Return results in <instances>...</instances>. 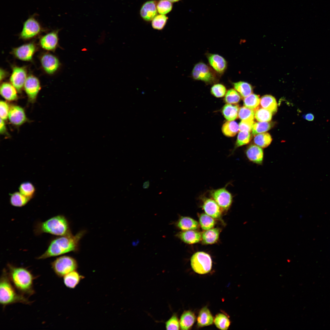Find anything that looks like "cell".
I'll list each match as a JSON object with an SVG mask.
<instances>
[{
  "mask_svg": "<svg viewBox=\"0 0 330 330\" xmlns=\"http://www.w3.org/2000/svg\"><path fill=\"white\" fill-rule=\"evenodd\" d=\"M85 233V231L82 230L75 235L59 236L53 239L46 250L37 259H45L78 251L80 241Z\"/></svg>",
  "mask_w": 330,
  "mask_h": 330,
  "instance_id": "cell-1",
  "label": "cell"
},
{
  "mask_svg": "<svg viewBox=\"0 0 330 330\" xmlns=\"http://www.w3.org/2000/svg\"><path fill=\"white\" fill-rule=\"evenodd\" d=\"M177 236L185 243L192 244L199 242L201 239L202 234L196 231L190 230L180 232Z\"/></svg>",
  "mask_w": 330,
  "mask_h": 330,
  "instance_id": "cell-19",
  "label": "cell"
},
{
  "mask_svg": "<svg viewBox=\"0 0 330 330\" xmlns=\"http://www.w3.org/2000/svg\"><path fill=\"white\" fill-rule=\"evenodd\" d=\"M165 328L167 330H179L180 325L179 321L177 315L173 314L171 317L165 322Z\"/></svg>",
  "mask_w": 330,
  "mask_h": 330,
  "instance_id": "cell-44",
  "label": "cell"
},
{
  "mask_svg": "<svg viewBox=\"0 0 330 330\" xmlns=\"http://www.w3.org/2000/svg\"><path fill=\"white\" fill-rule=\"evenodd\" d=\"M254 123L253 120H242L239 125L240 131L251 132Z\"/></svg>",
  "mask_w": 330,
  "mask_h": 330,
  "instance_id": "cell-47",
  "label": "cell"
},
{
  "mask_svg": "<svg viewBox=\"0 0 330 330\" xmlns=\"http://www.w3.org/2000/svg\"><path fill=\"white\" fill-rule=\"evenodd\" d=\"M0 303L3 308L16 303L30 305L32 303L26 296L17 291L9 279L6 269H3L0 279Z\"/></svg>",
  "mask_w": 330,
  "mask_h": 330,
  "instance_id": "cell-3",
  "label": "cell"
},
{
  "mask_svg": "<svg viewBox=\"0 0 330 330\" xmlns=\"http://www.w3.org/2000/svg\"><path fill=\"white\" fill-rule=\"evenodd\" d=\"M238 117L242 120H253L254 111L245 106L241 107L239 109Z\"/></svg>",
  "mask_w": 330,
  "mask_h": 330,
  "instance_id": "cell-39",
  "label": "cell"
},
{
  "mask_svg": "<svg viewBox=\"0 0 330 330\" xmlns=\"http://www.w3.org/2000/svg\"><path fill=\"white\" fill-rule=\"evenodd\" d=\"M149 186V182L148 181L145 182L143 185V188L144 189H148Z\"/></svg>",
  "mask_w": 330,
  "mask_h": 330,
  "instance_id": "cell-50",
  "label": "cell"
},
{
  "mask_svg": "<svg viewBox=\"0 0 330 330\" xmlns=\"http://www.w3.org/2000/svg\"><path fill=\"white\" fill-rule=\"evenodd\" d=\"M34 14L28 17L24 22L20 36L23 38H32L38 34L41 30V27Z\"/></svg>",
  "mask_w": 330,
  "mask_h": 330,
  "instance_id": "cell-8",
  "label": "cell"
},
{
  "mask_svg": "<svg viewBox=\"0 0 330 330\" xmlns=\"http://www.w3.org/2000/svg\"><path fill=\"white\" fill-rule=\"evenodd\" d=\"M8 117L10 122L16 126L21 125L27 119L24 110L16 105L13 106L9 109Z\"/></svg>",
  "mask_w": 330,
  "mask_h": 330,
  "instance_id": "cell-13",
  "label": "cell"
},
{
  "mask_svg": "<svg viewBox=\"0 0 330 330\" xmlns=\"http://www.w3.org/2000/svg\"><path fill=\"white\" fill-rule=\"evenodd\" d=\"M167 17L163 14L157 15L152 20V28L156 29H162L167 22Z\"/></svg>",
  "mask_w": 330,
  "mask_h": 330,
  "instance_id": "cell-42",
  "label": "cell"
},
{
  "mask_svg": "<svg viewBox=\"0 0 330 330\" xmlns=\"http://www.w3.org/2000/svg\"><path fill=\"white\" fill-rule=\"evenodd\" d=\"M226 88L222 84H216L211 87V91L213 95L217 97H223L226 93Z\"/></svg>",
  "mask_w": 330,
  "mask_h": 330,
  "instance_id": "cell-45",
  "label": "cell"
},
{
  "mask_svg": "<svg viewBox=\"0 0 330 330\" xmlns=\"http://www.w3.org/2000/svg\"><path fill=\"white\" fill-rule=\"evenodd\" d=\"M246 154L250 161L259 165L262 163L263 152L261 147L257 145H251L247 148Z\"/></svg>",
  "mask_w": 330,
  "mask_h": 330,
  "instance_id": "cell-17",
  "label": "cell"
},
{
  "mask_svg": "<svg viewBox=\"0 0 330 330\" xmlns=\"http://www.w3.org/2000/svg\"><path fill=\"white\" fill-rule=\"evenodd\" d=\"M172 6L171 2L168 0H160L157 6L158 12L164 15L169 12L172 9Z\"/></svg>",
  "mask_w": 330,
  "mask_h": 330,
  "instance_id": "cell-43",
  "label": "cell"
},
{
  "mask_svg": "<svg viewBox=\"0 0 330 330\" xmlns=\"http://www.w3.org/2000/svg\"><path fill=\"white\" fill-rule=\"evenodd\" d=\"M26 77V73L24 69L15 67L13 68L10 81L16 89L20 91L24 85L27 79Z\"/></svg>",
  "mask_w": 330,
  "mask_h": 330,
  "instance_id": "cell-12",
  "label": "cell"
},
{
  "mask_svg": "<svg viewBox=\"0 0 330 330\" xmlns=\"http://www.w3.org/2000/svg\"><path fill=\"white\" fill-rule=\"evenodd\" d=\"M19 192L23 195L32 198L34 196L35 189L33 185L29 182L21 183L19 188Z\"/></svg>",
  "mask_w": 330,
  "mask_h": 330,
  "instance_id": "cell-34",
  "label": "cell"
},
{
  "mask_svg": "<svg viewBox=\"0 0 330 330\" xmlns=\"http://www.w3.org/2000/svg\"><path fill=\"white\" fill-rule=\"evenodd\" d=\"M239 107L238 105L227 104L223 108L222 113L224 117L229 121H233L238 117Z\"/></svg>",
  "mask_w": 330,
  "mask_h": 330,
  "instance_id": "cell-28",
  "label": "cell"
},
{
  "mask_svg": "<svg viewBox=\"0 0 330 330\" xmlns=\"http://www.w3.org/2000/svg\"><path fill=\"white\" fill-rule=\"evenodd\" d=\"M210 193L221 208L227 210L229 207L232 202V195L225 188L212 190Z\"/></svg>",
  "mask_w": 330,
  "mask_h": 330,
  "instance_id": "cell-9",
  "label": "cell"
},
{
  "mask_svg": "<svg viewBox=\"0 0 330 330\" xmlns=\"http://www.w3.org/2000/svg\"><path fill=\"white\" fill-rule=\"evenodd\" d=\"M260 104L261 107L267 109L272 114L275 113L277 110V104L275 98L270 95H265L260 99Z\"/></svg>",
  "mask_w": 330,
  "mask_h": 330,
  "instance_id": "cell-27",
  "label": "cell"
},
{
  "mask_svg": "<svg viewBox=\"0 0 330 330\" xmlns=\"http://www.w3.org/2000/svg\"><path fill=\"white\" fill-rule=\"evenodd\" d=\"M234 89L237 91L241 96L245 98L252 94V89L249 83L243 81H239L233 83Z\"/></svg>",
  "mask_w": 330,
  "mask_h": 330,
  "instance_id": "cell-31",
  "label": "cell"
},
{
  "mask_svg": "<svg viewBox=\"0 0 330 330\" xmlns=\"http://www.w3.org/2000/svg\"><path fill=\"white\" fill-rule=\"evenodd\" d=\"M199 221L201 227L205 230L212 228L215 223L213 218L206 213H203L200 215Z\"/></svg>",
  "mask_w": 330,
  "mask_h": 330,
  "instance_id": "cell-35",
  "label": "cell"
},
{
  "mask_svg": "<svg viewBox=\"0 0 330 330\" xmlns=\"http://www.w3.org/2000/svg\"><path fill=\"white\" fill-rule=\"evenodd\" d=\"M271 127V124L268 122H259L254 123L252 127V134L255 135L265 133L269 130Z\"/></svg>",
  "mask_w": 330,
  "mask_h": 330,
  "instance_id": "cell-38",
  "label": "cell"
},
{
  "mask_svg": "<svg viewBox=\"0 0 330 330\" xmlns=\"http://www.w3.org/2000/svg\"><path fill=\"white\" fill-rule=\"evenodd\" d=\"M7 272L12 283L20 293L28 296L35 293L33 282L36 278L26 268L11 264L7 265Z\"/></svg>",
  "mask_w": 330,
  "mask_h": 330,
  "instance_id": "cell-2",
  "label": "cell"
},
{
  "mask_svg": "<svg viewBox=\"0 0 330 330\" xmlns=\"http://www.w3.org/2000/svg\"><path fill=\"white\" fill-rule=\"evenodd\" d=\"M157 12L156 2L154 1H150L143 5L141 9L140 13L143 19L149 21L152 20L157 15Z\"/></svg>",
  "mask_w": 330,
  "mask_h": 330,
  "instance_id": "cell-15",
  "label": "cell"
},
{
  "mask_svg": "<svg viewBox=\"0 0 330 330\" xmlns=\"http://www.w3.org/2000/svg\"><path fill=\"white\" fill-rule=\"evenodd\" d=\"M35 234L46 233L59 236L72 234L69 222L63 215H58L43 222L38 223L34 230Z\"/></svg>",
  "mask_w": 330,
  "mask_h": 330,
  "instance_id": "cell-4",
  "label": "cell"
},
{
  "mask_svg": "<svg viewBox=\"0 0 330 330\" xmlns=\"http://www.w3.org/2000/svg\"><path fill=\"white\" fill-rule=\"evenodd\" d=\"M24 86L29 100L32 101H34L40 89L38 79L34 76H29L27 78Z\"/></svg>",
  "mask_w": 330,
  "mask_h": 330,
  "instance_id": "cell-11",
  "label": "cell"
},
{
  "mask_svg": "<svg viewBox=\"0 0 330 330\" xmlns=\"http://www.w3.org/2000/svg\"><path fill=\"white\" fill-rule=\"evenodd\" d=\"M213 318L209 309L204 307L199 312L197 319V324L199 327L208 326L212 324Z\"/></svg>",
  "mask_w": 330,
  "mask_h": 330,
  "instance_id": "cell-23",
  "label": "cell"
},
{
  "mask_svg": "<svg viewBox=\"0 0 330 330\" xmlns=\"http://www.w3.org/2000/svg\"><path fill=\"white\" fill-rule=\"evenodd\" d=\"M9 110L8 105L5 101H1L0 102V118L3 120L7 119Z\"/></svg>",
  "mask_w": 330,
  "mask_h": 330,
  "instance_id": "cell-46",
  "label": "cell"
},
{
  "mask_svg": "<svg viewBox=\"0 0 330 330\" xmlns=\"http://www.w3.org/2000/svg\"><path fill=\"white\" fill-rule=\"evenodd\" d=\"M255 117L259 122H269L272 117V113L263 108H257L255 112Z\"/></svg>",
  "mask_w": 330,
  "mask_h": 330,
  "instance_id": "cell-36",
  "label": "cell"
},
{
  "mask_svg": "<svg viewBox=\"0 0 330 330\" xmlns=\"http://www.w3.org/2000/svg\"><path fill=\"white\" fill-rule=\"evenodd\" d=\"M195 320V316L192 312L189 310L185 311L182 314L179 320L181 329L184 330L189 329Z\"/></svg>",
  "mask_w": 330,
  "mask_h": 330,
  "instance_id": "cell-24",
  "label": "cell"
},
{
  "mask_svg": "<svg viewBox=\"0 0 330 330\" xmlns=\"http://www.w3.org/2000/svg\"><path fill=\"white\" fill-rule=\"evenodd\" d=\"M41 63L45 70L49 74H52L57 70L59 65V61L56 57L50 54L43 55Z\"/></svg>",
  "mask_w": 330,
  "mask_h": 330,
  "instance_id": "cell-18",
  "label": "cell"
},
{
  "mask_svg": "<svg viewBox=\"0 0 330 330\" xmlns=\"http://www.w3.org/2000/svg\"><path fill=\"white\" fill-rule=\"evenodd\" d=\"M219 75L213 68L202 62L196 64L192 72V76L194 79L208 83L217 82Z\"/></svg>",
  "mask_w": 330,
  "mask_h": 330,
  "instance_id": "cell-6",
  "label": "cell"
},
{
  "mask_svg": "<svg viewBox=\"0 0 330 330\" xmlns=\"http://www.w3.org/2000/svg\"><path fill=\"white\" fill-rule=\"evenodd\" d=\"M58 41L57 33L56 31L49 33L43 37L40 41L42 47L45 49L51 50L56 47Z\"/></svg>",
  "mask_w": 330,
  "mask_h": 330,
  "instance_id": "cell-21",
  "label": "cell"
},
{
  "mask_svg": "<svg viewBox=\"0 0 330 330\" xmlns=\"http://www.w3.org/2000/svg\"><path fill=\"white\" fill-rule=\"evenodd\" d=\"M203 208L206 214L213 218L217 219L221 216V208L213 199L205 198Z\"/></svg>",
  "mask_w": 330,
  "mask_h": 330,
  "instance_id": "cell-14",
  "label": "cell"
},
{
  "mask_svg": "<svg viewBox=\"0 0 330 330\" xmlns=\"http://www.w3.org/2000/svg\"><path fill=\"white\" fill-rule=\"evenodd\" d=\"M190 261L192 269L197 273L206 274L211 270V259L210 255L202 251L195 253L192 256Z\"/></svg>",
  "mask_w": 330,
  "mask_h": 330,
  "instance_id": "cell-7",
  "label": "cell"
},
{
  "mask_svg": "<svg viewBox=\"0 0 330 330\" xmlns=\"http://www.w3.org/2000/svg\"><path fill=\"white\" fill-rule=\"evenodd\" d=\"M31 199L23 195L19 192H16L10 194V202L13 206L20 207L26 205Z\"/></svg>",
  "mask_w": 330,
  "mask_h": 330,
  "instance_id": "cell-29",
  "label": "cell"
},
{
  "mask_svg": "<svg viewBox=\"0 0 330 330\" xmlns=\"http://www.w3.org/2000/svg\"><path fill=\"white\" fill-rule=\"evenodd\" d=\"M209 63L212 68L218 74H223L227 67V62L222 56L216 54H206Z\"/></svg>",
  "mask_w": 330,
  "mask_h": 330,
  "instance_id": "cell-10",
  "label": "cell"
},
{
  "mask_svg": "<svg viewBox=\"0 0 330 330\" xmlns=\"http://www.w3.org/2000/svg\"><path fill=\"white\" fill-rule=\"evenodd\" d=\"M251 139V134L249 132L240 131L236 143L235 147H240L248 144Z\"/></svg>",
  "mask_w": 330,
  "mask_h": 330,
  "instance_id": "cell-40",
  "label": "cell"
},
{
  "mask_svg": "<svg viewBox=\"0 0 330 330\" xmlns=\"http://www.w3.org/2000/svg\"><path fill=\"white\" fill-rule=\"evenodd\" d=\"M272 141L271 136L267 133H263L255 135L254 139V143L257 146L262 148L268 146Z\"/></svg>",
  "mask_w": 330,
  "mask_h": 330,
  "instance_id": "cell-32",
  "label": "cell"
},
{
  "mask_svg": "<svg viewBox=\"0 0 330 330\" xmlns=\"http://www.w3.org/2000/svg\"><path fill=\"white\" fill-rule=\"evenodd\" d=\"M171 2H178L180 0H168Z\"/></svg>",
  "mask_w": 330,
  "mask_h": 330,
  "instance_id": "cell-52",
  "label": "cell"
},
{
  "mask_svg": "<svg viewBox=\"0 0 330 330\" xmlns=\"http://www.w3.org/2000/svg\"><path fill=\"white\" fill-rule=\"evenodd\" d=\"M304 118L308 121H312L314 118V115L311 113H308L303 116Z\"/></svg>",
  "mask_w": 330,
  "mask_h": 330,
  "instance_id": "cell-49",
  "label": "cell"
},
{
  "mask_svg": "<svg viewBox=\"0 0 330 330\" xmlns=\"http://www.w3.org/2000/svg\"><path fill=\"white\" fill-rule=\"evenodd\" d=\"M52 268L55 274L60 277L73 271L76 270L78 265L77 260L69 256L63 255L57 258L51 264Z\"/></svg>",
  "mask_w": 330,
  "mask_h": 330,
  "instance_id": "cell-5",
  "label": "cell"
},
{
  "mask_svg": "<svg viewBox=\"0 0 330 330\" xmlns=\"http://www.w3.org/2000/svg\"><path fill=\"white\" fill-rule=\"evenodd\" d=\"M239 130V126L237 123L233 121H228L225 123L222 127L223 133L228 137L235 136Z\"/></svg>",
  "mask_w": 330,
  "mask_h": 330,
  "instance_id": "cell-30",
  "label": "cell"
},
{
  "mask_svg": "<svg viewBox=\"0 0 330 330\" xmlns=\"http://www.w3.org/2000/svg\"><path fill=\"white\" fill-rule=\"evenodd\" d=\"M0 72H1L0 73L2 74V75H0V76H1V77H0V79H1V80L2 79L3 77V75H4L3 74H4V73L3 72V71H2L1 70Z\"/></svg>",
  "mask_w": 330,
  "mask_h": 330,
  "instance_id": "cell-51",
  "label": "cell"
},
{
  "mask_svg": "<svg viewBox=\"0 0 330 330\" xmlns=\"http://www.w3.org/2000/svg\"><path fill=\"white\" fill-rule=\"evenodd\" d=\"M220 232V229L217 228L206 230L202 234V242L207 244L215 243L218 239Z\"/></svg>",
  "mask_w": 330,
  "mask_h": 330,
  "instance_id": "cell-26",
  "label": "cell"
},
{
  "mask_svg": "<svg viewBox=\"0 0 330 330\" xmlns=\"http://www.w3.org/2000/svg\"><path fill=\"white\" fill-rule=\"evenodd\" d=\"M240 99V97L238 92L235 89H231L226 93L225 100L227 104H235L238 103Z\"/></svg>",
  "mask_w": 330,
  "mask_h": 330,
  "instance_id": "cell-41",
  "label": "cell"
},
{
  "mask_svg": "<svg viewBox=\"0 0 330 330\" xmlns=\"http://www.w3.org/2000/svg\"><path fill=\"white\" fill-rule=\"evenodd\" d=\"M0 94L4 98L9 101L15 100L17 98L16 88L8 83H3L1 85Z\"/></svg>",
  "mask_w": 330,
  "mask_h": 330,
  "instance_id": "cell-25",
  "label": "cell"
},
{
  "mask_svg": "<svg viewBox=\"0 0 330 330\" xmlns=\"http://www.w3.org/2000/svg\"><path fill=\"white\" fill-rule=\"evenodd\" d=\"M6 129L4 120L0 118V132L3 134L6 132Z\"/></svg>",
  "mask_w": 330,
  "mask_h": 330,
  "instance_id": "cell-48",
  "label": "cell"
},
{
  "mask_svg": "<svg viewBox=\"0 0 330 330\" xmlns=\"http://www.w3.org/2000/svg\"><path fill=\"white\" fill-rule=\"evenodd\" d=\"M260 99L256 94H251L244 98V104L245 106L251 109L255 110L260 104Z\"/></svg>",
  "mask_w": 330,
  "mask_h": 330,
  "instance_id": "cell-33",
  "label": "cell"
},
{
  "mask_svg": "<svg viewBox=\"0 0 330 330\" xmlns=\"http://www.w3.org/2000/svg\"><path fill=\"white\" fill-rule=\"evenodd\" d=\"M214 322L217 328L223 330H227L230 324L228 318L222 314H219L216 316Z\"/></svg>",
  "mask_w": 330,
  "mask_h": 330,
  "instance_id": "cell-37",
  "label": "cell"
},
{
  "mask_svg": "<svg viewBox=\"0 0 330 330\" xmlns=\"http://www.w3.org/2000/svg\"><path fill=\"white\" fill-rule=\"evenodd\" d=\"M84 277L76 271L71 272L63 277L64 282L67 288H75Z\"/></svg>",
  "mask_w": 330,
  "mask_h": 330,
  "instance_id": "cell-20",
  "label": "cell"
},
{
  "mask_svg": "<svg viewBox=\"0 0 330 330\" xmlns=\"http://www.w3.org/2000/svg\"><path fill=\"white\" fill-rule=\"evenodd\" d=\"M35 50L34 45L32 43L24 45L14 49L13 52L19 59L25 61L31 60Z\"/></svg>",
  "mask_w": 330,
  "mask_h": 330,
  "instance_id": "cell-16",
  "label": "cell"
},
{
  "mask_svg": "<svg viewBox=\"0 0 330 330\" xmlns=\"http://www.w3.org/2000/svg\"><path fill=\"white\" fill-rule=\"evenodd\" d=\"M177 227L183 231L195 230L198 229L199 223L197 221L188 217H182L176 223Z\"/></svg>",
  "mask_w": 330,
  "mask_h": 330,
  "instance_id": "cell-22",
  "label": "cell"
}]
</instances>
